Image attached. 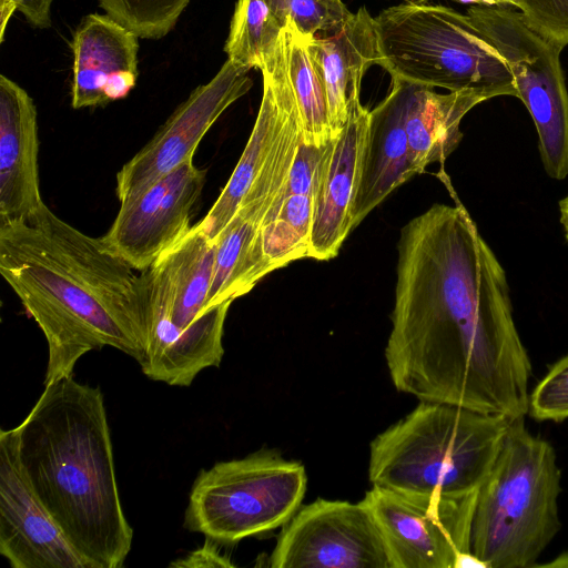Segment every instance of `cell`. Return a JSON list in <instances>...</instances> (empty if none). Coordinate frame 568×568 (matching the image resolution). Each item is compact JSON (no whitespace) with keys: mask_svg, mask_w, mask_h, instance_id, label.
I'll return each instance as SVG.
<instances>
[{"mask_svg":"<svg viewBox=\"0 0 568 568\" xmlns=\"http://www.w3.org/2000/svg\"><path fill=\"white\" fill-rule=\"evenodd\" d=\"M310 54L325 91L335 138L347 120L349 101L361 91L364 74L372 65L382 64L375 18L364 7L352 12L337 31L314 36Z\"/></svg>","mask_w":568,"mask_h":568,"instance_id":"obj_20","label":"cell"},{"mask_svg":"<svg viewBox=\"0 0 568 568\" xmlns=\"http://www.w3.org/2000/svg\"><path fill=\"white\" fill-rule=\"evenodd\" d=\"M248 71L227 59L207 83L192 91L153 138L118 172L115 190L120 203L193 160L209 129L252 88Z\"/></svg>","mask_w":568,"mask_h":568,"instance_id":"obj_12","label":"cell"},{"mask_svg":"<svg viewBox=\"0 0 568 568\" xmlns=\"http://www.w3.org/2000/svg\"><path fill=\"white\" fill-rule=\"evenodd\" d=\"M304 466L271 449L219 462L201 470L190 494L184 526L217 544L283 527L306 493Z\"/></svg>","mask_w":568,"mask_h":568,"instance_id":"obj_7","label":"cell"},{"mask_svg":"<svg viewBox=\"0 0 568 568\" xmlns=\"http://www.w3.org/2000/svg\"><path fill=\"white\" fill-rule=\"evenodd\" d=\"M489 99L476 90L438 93L434 88L413 84L405 124L409 159L417 174L432 163H443L457 149L463 118Z\"/></svg>","mask_w":568,"mask_h":568,"instance_id":"obj_21","label":"cell"},{"mask_svg":"<svg viewBox=\"0 0 568 568\" xmlns=\"http://www.w3.org/2000/svg\"><path fill=\"white\" fill-rule=\"evenodd\" d=\"M535 567L568 568V551H565L546 564H536Z\"/></svg>","mask_w":568,"mask_h":568,"instance_id":"obj_35","label":"cell"},{"mask_svg":"<svg viewBox=\"0 0 568 568\" xmlns=\"http://www.w3.org/2000/svg\"><path fill=\"white\" fill-rule=\"evenodd\" d=\"M214 242L216 254L209 310L245 295L274 271L263 251L261 226L250 220L233 216Z\"/></svg>","mask_w":568,"mask_h":568,"instance_id":"obj_22","label":"cell"},{"mask_svg":"<svg viewBox=\"0 0 568 568\" xmlns=\"http://www.w3.org/2000/svg\"><path fill=\"white\" fill-rule=\"evenodd\" d=\"M559 205V220L564 230L565 239L568 241V195L561 199Z\"/></svg>","mask_w":568,"mask_h":568,"instance_id":"obj_34","label":"cell"},{"mask_svg":"<svg viewBox=\"0 0 568 568\" xmlns=\"http://www.w3.org/2000/svg\"><path fill=\"white\" fill-rule=\"evenodd\" d=\"M278 20L287 19L305 33L317 36L337 31L352 12L342 0H267Z\"/></svg>","mask_w":568,"mask_h":568,"instance_id":"obj_27","label":"cell"},{"mask_svg":"<svg viewBox=\"0 0 568 568\" xmlns=\"http://www.w3.org/2000/svg\"><path fill=\"white\" fill-rule=\"evenodd\" d=\"M477 493L413 494L372 486L362 501L378 525L390 568H455L470 552Z\"/></svg>","mask_w":568,"mask_h":568,"instance_id":"obj_10","label":"cell"},{"mask_svg":"<svg viewBox=\"0 0 568 568\" xmlns=\"http://www.w3.org/2000/svg\"><path fill=\"white\" fill-rule=\"evenodd\" d=\"M327 144L310 145L302 138L283 194L313 195L317 169Z\"/></svg>","mask_w":568,"mask_h":568,"instance_id":"obj_30","label":"cell"},{"mask_svg":"<svg viewBox=\"0 0 568 568\" xmlns=\"http://www.w3.org/2000/svg\"><path fill=\"white\" fill-rule=\"evenodd\" d=\"M463 3L481 4V6H501L516 7L520 4V0H457Z\"/></svg>","mask_w":568,"mask_h":568,"instance_id":"obj_33","label":"cell"},{"mask_svg":"<svg viewBox=\"0 0 568 568\" xmlns=\"http://www.w3.org/2000/svg\"><path fill=\"white\" fill-rule=\"evenodd\" d=\"M526 24L560 49L568 45V0H520Z\"/></svg>","mask_w":568,"mask_h":568,"instance_id":"obj_29","label":"cell"},{"mask_svg":"<svg viewBox=\"0 0 568 568\" xmlns=\"http://www.w3.org/2000/svg\"><path fill=\"white\" fill-rule=\"evenodd\" d=\"M412 90L413 84L392 78L389 93L371 110L352 207L353 229L417 174L409 159L405 124Z\"/></svg>","mask_w":568,"mask_h":568,"instance_id":"obj_17","label":"cell"},{"mask_svg":"<svg viewBox=\"0 0 568 568\" xmlns=\"http://www.w3.org/2000/svg\"><path fill=\"white\" fill-rule=\"evenodd\" d=\"M216 243L199 222L153 265L140 272L146 326L141 363L155 366L179 359L207 339H223L232 302L211 310Z\"/></svg>","mask_w":568,"mask_h":568,"instance_id":"obj_8","label":"cell"},{"mask_svg":"<svg viewBox=\"0 0 568 568\" xmlns=\"http://www.w3.org/2000/svg\"><path fill=\"white\" fill-rule=\"evenodd\" d=\"M139 37L109 17L91 13L74 32L71 104L104 105L128 95L138 80Z\"/></svg>","mask_w":568,"mask_h":568,"instance_id":"obj_16","label":"cell"},{"mask_svg":"<svg viewBox=\"0 0 568 568\" xmlns=\"http://www.w3.org/2000/svg\"><path fill=\"white\" fill-rule=\"evenodd\" d=\"M272 568H390L378 525L361 500L318 498L282 527Z\"/></svg>","mask_w":568,"mask_h":568,"instance_id":"obj_11","label":"cell"},{"mask_svg":"<svg viewBox=\"0 0 568 568\" xmlns=\"http://www.w3.org/2000/svg\"><path fill=\"white\" fill-rule=\"evenodd\" d=\"M560 470L554 447L514 419L480 485L470 552L486 568H531L560 529Z\"/></svg>","mask_w":568,"mask_h":568,"instance_id":"obj_5","label":"cell"},{"mask_svg":"<svg viewBox=\"0 0 568 568\" xmlns=\"http://www.w3.org/2000/svg\"><path fill=\"white\" fill-rule=\"evenodd\" d=\"M382 64L390 78L448 91L517 98L513 74L467 14L440 4L407 2L375 18Z\"/></svg>","mask_w":568,"mask_h":568,"instance_id":"obj_6","label":"cell"},{"mask_svg":"<svg viewBox=\"0 0 568 568\" xmlns=\"http://www.w3.org/2000/svg\"><path fill=\"white\" fill-rule=\"evenodd\" d=\"M514 419L420 402L369 445L373 486L413 494L477 491Z\"/></svg>","mask_w":568,"mask_h":568,"instance_id":"obj_4","label":"cell"},{"mask_svg":"<svg viewBox=\"0 0 568 568\" xmlns=\"http://www.w3.org/2000/svg\"><path fill=\"white\" fill-rule=\"evenodd\" d=\"M37 109L32 98L0 77V223L24 220L45 203L40 193Z\"/></svg>","mask_w":568,"mask_h":568,"instance_id":"obj_18","label":"cell"},{"mask_svg":"<svg viewBox=\"0 0 568 568\" xmlns=\"http://www.w3.org/2000/svg\"><path fill=\"white\" fill-rule=\"evenodd\" d=\"M206 544L180 561L172 562L176 567H233L229 558L222 556L215 547V541L206 538Z\"/></svg>","mask_w":568,"mask_h":568,"instance_id":"obj_32","label":"cell"},{"mask_svg":"<svg viewBox=\"0 0 568 568\" xmlns=\"http://www.w3.org/2000/svg\"><path fill=\"white\" fill-rule=\"evenodd\" d=\"M313 37L301 32L295 23L287 19L277 40V48L298 108L303 142L324 146L333 135L325 91L310 54V42Z\"/></svg>","mask_w":568,"mask_h":568,"instance_id":"obj_23","label":"cell"},{"mask_svg":"<svg viewBox=\"0 0 568 568\" xmlns=\"http://www.w3.org/2000/svg\"><path fill=\"white\" fill-rule=\"evenodd\" d=\"M359 98L361 91L349 101L347 120L328 142L317 169L308 247V257L317 261L335 257L353 230L352 207L371 113Z\"/></svg>","mask_w":568,"mask_h":568,"instance_id":"obj_15","label":"cell"},{"mask_svg":"<svg viewBox=\"0 0 568 568\" xmlns=\"http://www.w3.org/2000/svg\"><path fill=\"white\" fill-rule=\"evenodd\" d=\"M53 0H0V41H3L7 24L14 11H20L36 28L51 24V4Z\"/></svg>","mask_w":568,"mask_h":568,"instance_id":"obj_31","label":"cell"},{"mask_svg":"<svg viewBox=\"0 0 568 568\" xmlns=\"http://www.w3.org/2000/svg\"><path fill=\"white\" fill-rule=\"evenodd\" d=\"M506 61L537 130L540 159L555 180L568 176V90L562 49L530 29L519 11L471 4L466 13Z\"/></svg>","mask_w":568,"mask_h":568,"instance_id":"obj_9","label":"cell"},{"mask_svg":"<svg viewBox=\"0 0 568 568\" xmlns=\"http://www.w3.org/2000/svg\"><path fill=\"white\" fill-rule=\"evenodd\" d=\"M191 0H99L105 14L139 38L158 40L176 24Z\"/></svg>","mask_w":568,"mask_h":568,"instance_id":"obj_26","label":"cell"},{"mask_svg":"<svg viewBox=\"0 0 568 568\" xmlns=\"http://www.w3.org/2000/svg\"><path fill=\"white\" fill-rule=\"evenodd\" d=\"M528 414L539 422L568 418V354L549 368L529 394Z\"/></svg>","mask_w":568,"mask_h":568,"instance_id":"obj_28","label":"cell"},{"mask_svg":"<svg viewBox=\"0 0 568 568\" xmlns=\"http://www.w3.org/2000/svg\"><path fill=\"white\" fill-rule=\"evenodd\" d=\"M45 204L24 220L0 223V273L48 343L44 385L73 374L103 346L138 362L146 326L140 275Z\"/></svg>","mask_w":568,"mask_h":568,"instance_id":"obj_2","label":"cell"},{"mask_svg":"<svg viewBox=\"0 0 568 568\" xmlns=\"http://www.w3.org/2000/svg\"><path fill=\"white\" fill-rule=\"evenodd\" d=\"M22 468L42 505L90 568H120L133 530L120 500L99 387L72 375L44 390L14 427Z\"/></svg>","mask_w":568,"mask_h":568,"instance_id":"obj_3","label":"cell"},{"mask_svg":"<svg viewBox=\"0 0 568 568\" xmlns=\"http://www.w3.org/2000/svg\"><path fill=\"white\" fill-rule=\"evenodd\" d=\"M205 170L190 160L143 192L120 203L108 232L106 246L142 272L190 230L194 206L205 185Z\"/></svg>","mask_w":568,"mask_h":568,"instance_id":"obj_13","label":"cell"},{"mask_svg":"<svg viewBox=\"0 0 568 568\" xmlns=\"http://www.w3.org/2000/svg\"><path fill=\"white\" fill-rule=\"evenodd\" d=\"M313 221V195L280 194L262 225L263 251L275 270L308 257Z\"/></svg>","mask_w":568,"mask_h":568,"instance_id":"obj_24","label":"cell"},{"mask_svg":"<svg viewBox=\"0 0 568 568\" xmlns=\"http://www.w3.org/2000/svg\"><path fill=\"white\" fill-rule=\"evenodd\" d=\"M385 359L398 392L509 419L528 414L531 363L507 276L465 206L434 204L398 241Z\"/></svg>","mask_w":568,"mask_h":568,"instance_id":"obj_1","label":"cell"},{"mask_svg":"<svg viewBox=\"0 0 568 568\" xmlns=\"http://www.w3.org/2000/svg\"><path fill=\"white\" fill-rule=\"evenodd\" d=\"M283 28L267 0H237L224 45L227 59L247 70H260Z\"/></svg>","mask_w":568,"mask_h":568,"instance_id":"obj_25","label":"cell"},{"mask_svg":"<svg viewBox=\"0 0 568 568\" xmlns=\"http://www.w3.org/2000/svg\"><path fill=\"white\" fill-rule=\"evenodd\" d=\"M0 554L12 568H90L36 495L14 428L0 433Z\"/></svg>","mask_w":568,"mask_h":568,"instance_id":"obj_14","label":"cell"},{"mask_svg":"<svg viewBox=\"0 0 568 568\" xmlns=\"http://www.w3.org/2000/svg\"><path fill=\"white\" fill-rule=\"evenodd\" d=\"M415 1H416V2H424V1H426V0H415Z\"/></svg>","mask_w":568,"mask_h":568,"instance_id":"obj_36","label":"cell"},{"mask_svg":"<svg viewBox=\"0 0 568 568\" xmlns=\"http://www.w3.org/2000/svg\"><path fill=\"white\" fill-rule=\"evenodd\" d=\"M263 95L247 143L225 186L200 221L214 242L237 212L270 160L291 111L297 105L280 57L277 42L260 69Z\"/></svg>","mask_w":568,"mask_h":568,"instance_id":"obj_19","label":"cell"}]
</instances>
